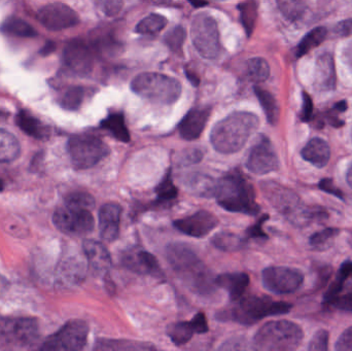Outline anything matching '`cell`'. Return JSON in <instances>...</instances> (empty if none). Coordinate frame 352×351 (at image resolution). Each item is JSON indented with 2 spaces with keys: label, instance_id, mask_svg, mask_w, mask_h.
<instances>
[{
  "label": "cell",
  "instance_id": "cell-52",
  "mask_svg": "<svg viewBox=\"0 0 352 351\" xmlns=\"http://www.w3.org/2000/svg\"><path fill=\"white\" fill-rule=\"evenodd\" d=\"M202 159V152L198 150H192L188 154L184 155L182 162L184 165L192 164V163L198 162Z\"/></svg>",
  "mask_w": 352,
  "mask_h": 351
},
{
  "label": "cell",
  "instance_id": "cell-44",
  "mask_svg": "<svg viewBox=\"0 0 352 351\" xmlns=\"http://www.w3.org/2000/svg\"><path fill=\"white\" fill-rule=\"evenodd\" d=\"M330 334L326 330H320L314 334V338L308 346L310 351H327L329 350Z\"/></svg>",
  "mask_w": 352,
  "mask_h": 351
},
{
  "label": "cell",
  "instance_id": "cell-33",
  "mask_svg": "<svg viewBox=\"0 0 352 351\" xmlns=\"http://www.w3.org/2000/svg\"><path fill=\"white\" fill-rule=\"evenodd\" d=\"M95 350H153L152 346L142 344V342L128 341V340H107L97 341Z\"/></svg>",
  "mask_w": 352,
  "mask_h": 351
},
{
  "label": "cell",
  "instance_id": "cell-34",
  "mask_svg": "<svg viewBox=\"0 0 352 351\" xmlns=\"http://www.w3.org/2000/svg\"><path fill=\"white\" fill-rule=\"evenodd\" d=\"M246 73L252 82H263L270 76V66L263 58H252L246 64Z\"/></svg>",
  "mask_w": 352,
  "mask_h": 351
},
{
  "label": "cell",
  "instance_id": "cell-26",
  "mask_svg": "<svg viewBox=\"0 0 352 351\" xmlns=\"http://www.w3.org/2000/svg\"><path fill=\"white\" fill-rule=\"evenodd\" d=\"M16 123L23 132L36 139H45L49 136V130L29 111H21L16 115Z\"/></svg>",
  "mask_w": 352,
  "mask_h": 351
},
{
  "label": "cell",
  "instance_id": "cell-19",
  "mask_svg": "<svg viewBox=\"0 0 352 351\" xmlns=\"http://www.w3.org/2000/svg\"><path fill=\"white\" fill-rule=\"evenodd\" d=\"M208 332V324L204 313H199L190 321H180L168 328V336L176 346H182L192 339L195 333Z\"/></svg>",
  "mask_w": 352,
  "mask_h": 351
},
{
  "label": "cell",
  "instance_id": "cell-32",
  "mask_svg": "<svg viewBox=\"0 0 352 351\" xmlns=\"http://www.w3.org/2000/svg\"><path fill=\"white\" fill-rule=\"evenodd\" d=\"M238 8H239L242 25L248 36H250L254 32L256 19H258V2L256 0H245L238 5Z\"/></svg>",
  "mask_w": 352,
  "mask_h": 351
},
{
  "label": "cell",
  "instance_id": "cell-24",
  "mask_svg": "<svg viewBox=\"0 0 352 351\" xmlns=\"http://www.w3.org/2000/svg\"><path fill=\"white\" fill-rule=\"evenodd\" d=\"M215 284L227 291L232 301H238L245 293L250 284V278L248 274L241 272L223 273L215 278Z\"/></svg>",
  "mask_w": 352,
  "mask_h": 351
},
{
  "label": "cell",
  "instance_id": "cell-12",
  "mask_svg": "<svg viewBox=\"0 0 352 351\" xmlns=\"http://www.w3.org/2000/svg\"><path fill=\"white\" fill-rule=\"evenodd\" d=\"M89 327L85 321L74 319L68 321L59 331L47 338L41 350L76 351L84 350L88 340Z\"/></svg>",
  "mask_w": 352,
  "mask_h": 351
},
{
  "label": "cell",
  "instance_id": "cell-47",
  "mask_svg": "<svg viewBox=\"0 0 352 351\" xmlns=\"http://www.w3.org/2000/svg\"><path fill=\"white\" fill-rule=\"evenodd\" d=\"M335 350L338 351H352V326L341 334L335 344Z\"/></svg>",
  "mask_w": 352,
  "mask_h": 351
},
{
  "label": "cell",
  "instance_id": "cell-50",
  "mask_svg": "<svg viewBox=\"0 0 352 351\" xmlns=\"http://www.w3.org/2000/svg\"><path fill=\"white\" fill-rule=\"evenodd\" d=\"M314 115V103L306 92H303V107H302L301 119L304 122H309Z\"/></svg>",
  "mask_w": 352,
  "mask_h": 351
},
{
  "label": "cell",
  "instance_id": "cell-46",
  "mask_svg": "<svg viewBox=\"0 0 352 351\" xmlns=\"http://www.w3.org/2000/svg\"><path fill=\"white\" fill-rule=\"evenodd\" d=\"M329 304L332 305L338 310L352 313V292L343 295V296H337L336 298L329 302Z\"/></svg>",
  "mask_w": 352,
  "mask_h": 351
},
{
  "label": "cell",
  "instance_id": "cell-4",
  "mask_svg": "<svg viewBox=\"0 0 352 351\" xmlns=\"http://www.w3.org/2000/svg\"><path fill=\"white\" fill-rule=\"evenodd\" d=\"M213 196L219 205L228 212L248 216H256L260 212L254 187L240 171L233 170L221 177L215 183Z\"/></svg>",
  "mask_w": 352,
  "mask_h": 351
},
{
  "label": "cell",
  "instance_id": "cell-3",
  "mask_svg": "<svg viewBox=\"0 0 352 351\" xmlns=\"http://www.w3.org/2000/svg\"><path fill=\"white\" fill-rule=\"evenodd\" d=\"M166 255L171 267L190 290L202 295L213 292L215 280L188 245L173 243L167 247Z\"/></svg>",
  "mask_w": 352,
  "mask_h": 351
},
{
  "label": "cell",
  "instance_id": "cell-43",
  "mask_svg": "<svg viewBox=\"0 0 352 351\" xmlns=\"http://www.w3.org/2000/svg\"><path fill=\"white\" fill-rule=\"evenodd\" d=\"M65 203L82 206V207L91 210L94 206L95 200L90 194L85 193V192H74L66 197Z\"/></svg>",
  "mask_w": 352,
  "mask_h": 351
},
{
  "label": "cell",
  "instance_id": "cell-25",
  "mask_svg": "<svg viewBox=\"0 0 352 351\" xmlns=\"http://www.w3.org/2000/svg\"><path fill=\"white\" fill-rule=\"evenodd\" d=\"M84 251L89 265L94 271L98 273L109 271L111 266V256L102 243L95 240H86L84 242Z\"/></svg>",
  "mask_w": 352,
  "mask_h": 351
},
{
  "label": "cell",
  "instance_id": "cell-42",
  "mask_svg": "<svg viewBox=\"0 0 352 351\" xmlns=\"http://www.w3.org/2000/svg\"><path fill=\"white\" fill-rule=\"evenodd\" d=\"M186 39V30L182 26H176L171 29L166 36H165V43L168 45L169 49L173 51H180Z\"/></svg>",
  "mask_w": 352,
  "mask_h": 351
},
{
  "label": "cell",
  "instance_id": "cell-30",
  "mask_svg": "<svg viewBox=\"0 0 352 351\" xmlns=\"http://www.w3.org/2000/svg\"><path fill=\"white\" fill-rule=\"evenodd\" d=\"M254 93L260 101L261 106L263 107L267 120L271 125H276L279 119V106L275 97L268 91L254 87Z\"/></svg>",
  "mask_w": 352,
  "mask_h": 351
},
{
  "label": "cell",
  "instance_id": "cell-27",
  "mask_svg": "<svg viewBox=\"0 0 352 351\" xmlns=\"http://www.w3.org/2000/svg\"><path fill=\"white\" fill-rule=\"evenodd\" d=\"M90 45L94 54L107 56V57L118 55L121 51V45L119 41H116L113 35L103 31L93 35Z\"/></svg>",
  "mask_w": 352,
  "mask_h": 351
},
{
  "label": "cell",
  "instance_id": "cell-39",
  "mask_svg": "<svg viewBox=\"0 0 352 351\" xmlns=\"http://www.w3.org/2000/svg\"><path fill=\"white\" fill-rule=\"evenodd\" d=\"M158 200L157 203L168 204L170 202L175 201L177 197V189L173 183V179H171V173L169 171L166 177L162 179L156 190Z\"/></svg>",
  "mask_w": 352,
  "mask_h": 351
},
{
  "label": "cell",
  "instance_id": "cell-14",
  "mask_svg": "<svg viewBox=\"0 0 352 351\" xmlns=\"http://www.w3.org/2000/svg\"><path fill=\"white\" fill-rule=\"evenodd\" d=\"M248 170L256 175H265L278 170L279 159L274 146L267 136L261 135L250 150L246 162Z\"/></svg>",
  "mask_w": 352,
  "mask_h": 351
},
{
  "label": "cell",
  "instance_id": "cell-31",
  "mask_svg": "<svg viewBox=\"0 0 352 351\" xmlns=\"http://www.w3.org/2000/svg\"><path fill=\"white\" fill-rule=\"evenodd\" d=\"M328 31L324 27H316L306 34V36L300 41L299 45L296 49V55L298 58L309 53L311 49H316L322 45L326 39Z\"/></svg>",
  "mask_w": 352,
  "mask_h": 351
},
{
  "label": "cell",
  "instance_id": "cell-8",
  "mask_svg": "<svg viewBox=\"0 0 352 351\" xmlns=\"http://www.w3.org/2000/svg\"><path fill=\"white\" fill-rule=\"evenodd\" d=\"M38 323L30 317H0V348L23 350L37 341Z\"/></svg>",
  "mask_w": 352,
  "mask_h": 351
},
{
  "label": "cell",
  "instance_id": "cell-57",
  "mask_svg": "<svg viewBox=\"0 0 352 351\" xmlns=\"http://www.w3.org/2000/svg\"><path fill=\"white\" fill-rule=\"evenodd\" d=\"M208 1V0H207ZM215 1H221V0H215Z\"/></svg>",
  "mask_w": 352,
  "mask_h": 351
},
{
  "label": "cell",
  "instance_id": "cell-40",
  "mask_svg": "<svg viewBox=\"0 0 352 351\" xmlns=\"http://www.w3.org/2000/svg\"><path fill=\"white\" fill-rule=\"evenodd\" d=\"M281 14L291 21H296L303 16L305 0H277Z\"/></svg>",
  "mask_w": 352,
  "mask_h": 351
},
{
  "label": "cell",
  "instance_id": "cell-53",
  "mask_svg": "<svg viewBox=\"0 0 352 351\" xmlns=\"http://www.w3.org/2000/svg\"><path fill=\"white\" fill-rule=\"evenodd\" d=\"M10 288V282L4 278L3 275H0V297L6 294V291Z\"/></svg>",
  "mask_w": 352,
  "mask_h": 351
},
{
  "label": "cell",
  "instance_id": "cell-51",
  "mask_svg": "<svg viewBox=\"0 0 352 351\" xmlns=\"http://www.w3.org/2000/svg\"><path fill=\"white\" fill-rule=\"evenodd\" d=\"M335 34L339 37H347L352 35V19L341 21L335 26Z\"/></svg>",
  "mask_w": 352,
  "mask_h": 351
},
{
  "label": "cell",
  "instance_id": "cell-55",
  "mask_svg": "<svg viewBox=\"0 0 352 351\" xmlns=\"http://www.w3.org/2000/svg\"><path fill=\"white\" fill-rule=\"evenodd\" d=\"M190 3L194 4L195 6H203L207 4V0H190Z\"/></svg>",
  "mask_w": 352,
  "mask_h": 351
},
{
  "label": "cell",
  "instance_id": "cell-15",
  "mask_svg": "<svg viewBox=\"0 0 352 351\" xmlns=\"http://www.w3.org/2000/svg\"><path fill=\"white\" fill-rule=\"evenodd\" d=\"M37 18L45 28L51 31L72 28L80 23V18L76 10L61 2L43 6L39 10Z\"/></svg>",
  "mask_w": 352,
  "mask_h": 351
},
{
  "label": "cell",
  "instance_id": "cell-5",
  "mask_svg": "<svg viewBox=\"0 0 352 351\" xmlns=\"http://www.w3.org/2000/svg\"><path fill=\"white\" fill-rule=\"evenodd\" d=\"M304 333L297 324L289 321H272L265 324L254 338V348L263 351H292L303 341Z\"/></svg>",
  "mask_w": 352,
  "mask_h": 351
},
{
  "label": "cell",
  "instance_id": "cell-22",
  "mask_svg": "<svg viewBox=\"0 0 352 351\" xmlns=\"http://www.w3.org/2000/svg\"><path fill=\"white\" fill-rule=\"evenodd\" d=\"M314 82L316 88L320 91H332L336 88V68L333 56L330 53H322L318 56Z\"/></svg>",
  "mask_w": 352,
  "mask_h": 351
},
{
  "label": "cell",
  "instance_id": "cell-23",
  "mask_svg": "<svg viewBox=\"0 0 352 351\" xmlns=\"http://www.w3.org/2000/svg\"><path fill=\"white\" fill-rule=\"evenodd\" d=\"M302 158L316 168H324L331 159V148L322 138H312L301 152Z\"/></svg>",
  "mask_w": 352,
  "mask_h": 351
},
{
  "label": "cell",
  "instance_id": "cell-6",
  "mask_svg": "<svg viewBox=\"0 0 352 351\" xmlns=\"http://www.w3.org/2000/svg\"><path fill=\"white\" fill-rule=\"evenodd\" d=\"M292 307L293 305L289 303L276 302L268 297L250 296L239 299L237 304L225 313L223 317L250 326L265 317L287 315L291 311Z\"/></svg>",
  "mask_w": 352,
  "mask_h": 351
},
{
  "label": "cell",
  "instance_id": "cell-38",
  "mask_svg": "<svg viewBox=\"0 0 352 351\" xmlns=\"http://www.w3.org/2000/svg\"><path fill=\"white\" fill-rule=\"evenodd\" d=\"M339 233L340 230L337 228H326L318 231L310 237L309 245L318 251H326L333 245Z\"/></svg>",
  "mask_w": 352,
  "mask_h": 351
},
{
  "label": "cell",
  "instance_id": "cell-10",
  "mask_svg": "<svg viewBox=\"0 0 352 351\" xmlns=\"http://www.w3.org/2000/svg\"><path fill=\"white\" fill-rule=\"evenodd\" d=\"M192 41L198 53L206 59H214L221 53L219 27L217 21L206 14L195 16L190 28Z\"/></svg>",
  "mask_w": 352,
  "mask_h": 351
},
{
  "label": "cell",
  "instance_id": "cell-35",
  "mask_svg": "<svg viewBox=\"0 0 352 351\" xmlns=\"http://www.w3.org/2000/svg\"><path fill=\"white\" fill-rule=\"evenodd\" d=\"M2 30L8 34L19 37H34L37 32L26 21L19 18H12L6 20L2 25Z\"/></svg>",
  "mask_w": 352,
  "mask_h": 351
},
{
  "label": "cell",
  "instance_id": "cell-28",
  "mask_svg": "<svg viewBox=\"0 0 352 351\" xmlns=\"http://www.w3.org/2000/svg\"><path fill=\"white\" fill-rule=\"evenodd\" d=\"M101 127L111 132L116 139L122 142L130 141V133L126 125L125 117L122 113H111L101 122Z\"/></svg>",
  "mask_w": 352,
  "mask_h": 351
},
{
  "label": "cell",
  "instance_id": "cell-21",
  "mask_svg": "<svg viewBox=\"0 0 352 351\" xmlns=\"http://www.w3.org/2000/svg\"><path fill=\"white\" fill-rule=\"evenodd\" d=\"M122 208L119 204L107 203L99 212V228L102 239L115 241L119 236Z\"/></svg>",
  "mask_w": 352,
  "mask_h": 351
},
{
  "label": "cell",
  "instance_id": "cell-29",
  "mask_svg": "<svg viewBox=\"0 0 352 351\" xmlns=\"http://www.w3.org/2000/svg\"><path fill=\"white\" fill-rule=\"evenodd\" d=\"M21 148L18 139L10 132L0 129V163H10L18 158Z\"/></svg>",
  "mask_w": 352,
  "mask_h": 351
},
{
  "label": "cell",
  "instance_id": "cell-37",
  "mask_svg": "<svg viewBox=\"0 0 352 351\" xmlns=\"http://www.w3.org/2000/svg\"><path fill=\"white\" fill-rule=\"evenodd\" d=\"M167 23L168 21L162 14H151L138 23L136 32L140 34H156L166 27Z\"/></svg>",
  "mask_w": 352,
  "mask_h": 351
},
{
  "label": "cell",
  "instance_id": "cell-2",
  "mask_svg": "<svg viewBox=\"0 0 352 351\" xmlns=\"http://www.w3.org/2000/svg\"><path fill=\"white\" fill-rule=\"evenodd\" d=\"M258 125L260 120L254 113L235 111L215 124L211 130V144L221 154L239 152L256 131Z\"/></svg>",
  "mask_w": 352,
  "mask_h": 351
},
{
  "label": "cell",
  "instance_id": "cell-48",
  "mask_svg": "<svg viewBox=\"0 0 352 351\" xmlns=\"http://www.w3.org/2000/svg\"><path fill=\"white\" fill-rule=\"evenodd\" d=\"M320 189L324 191V193L330 194V195L335 196V197L339 198V199L344 200V194L341 190L335 185L334 181L331 179H324L320 181L318 185Z\"/></svg>",
  "mask_w": 352,
  "mask_h": 351
},
{
  "label": "cell",
  "instance_id": "cell-13",
  "mask_svg": "<svg viewBox=\"0 0 352 351\" xmlns=\"http://www.w3.org/2000/svg\"><path fill=\"white\" fill-rule=\"evenodd\" d=\"M263 284L269 292L278 295L293 294L304 282L300 270L289 267H269L263 271Z\"/></svg>",
  "mask_w": 352,
  "mask_h": 351
},
{
  "label": "cell",
  "instance_id": "cell-16",
  "mask_svg": "<svg viewBox=\"0 0 352 351\" xmlns=\"http://www.w3.org/2000/svg\"><path fill=\"white\" fill-rule=\"evenodd\" d=\"M64 62L74 73L86 76L90 73L94 65V52L90 45L80 41H70L64 47Z\"/></svg>",
  "mask_w": 352,
  "mask_h": 351
},
{
  "label": "cell",
  "instance_id": "cell-45",
  "mask_svg": "<svg viewBox=\"0 0 352 351\" xmlns=\"http://www.w3.org/2000/svg\"><path fill=\"white\" fill-rule=\"evenodd\" d=\"M97 4L103 14L115 16L121 12L124 2L123 0H97Z\"/></svg>",
  "mask_w": 352,
  "mask_h": 351
},
{
  "label": "cell",
  "instance_id": "cell-9",
  "mask_svg": "<svg viewBox=\"0 0 352 351\" xmlns=\"http://www.w3.org/2000/svg\"><path fill=\"white\" fill-rule=\"evenodd\" d=\"M68 152L74 168H92L109 155L107 144L92 134L74 135L68 141Z\"/></svg>",
  "mask_w": 352,
  "mask_h": 351
},
{
  "label": "cell",
  "instance_id": "cell-7",
  "mask_svg": "<svg viewBox=\"0 0 352 351\" xmlns=\"http://www.w3.org/2000/svg\"><path fill=\"white\" fill-rule=\"evenodd\" d=\"M135 94L159 104H173L182 95V84L175 78L157 72H146L131 82Z\"/></svg>",
  "mask_w": 352,
  "mask_h": 351
},
{
  "label": "cell",
  "instance_id": "cell-56",
  "mask_svg": "<svg viewBox=\"0 0 352 351\" xmlns=\"http://www.w3.org/2000/svg\"><path fill=\"white\" fill-rule=\"evenodd\" d=\"M345 54H346L347 61H349V63H351L352 65V45H351V47H349V49H346Z\"/></svg>",
  "mask_w": 352,
  "mask_h": 351
},
{
  "label": "cell",
  "instance_id": "cell-18",
  "mask_svg": "<svg viewBox=\"0 0 352 351\" xmlns=\"http://www.w3.org/2000/svg\"><path fill=\"white\" fill-rule=\"evenodd\" d=\"M123 265L140 275H160V266L156 258L144 249H129L124 253Z\"/></svg>",
  "mask_w": 352,
  "mask_h": 351
},
{
  "label": "cell",
  "instance_id": "cell-49",
  "mask_svg": "<svg viewBox=\"0 0 352 351\" xmlns=\"http://www.w3.org/2000/svg\"><path fill=\"white\" fill-rule=\"evenodd\" d=\"M268 216H264L254 226L250 227L246 231V236L250 238H267V235L263 231L262 226L268 220Z\"/></svg>",
  "mask_w": 352,
  "mask_h": 351
},
{
  "label": "cell",
  "instance_id": "cell-11",
  "mask_svg": "<svg viewBox=\"0 0 352 351\" xmlns=\"http://www.w3.org/2000/svg\"><path fill=\"white\" fill-rule=\"evenodd\" d=\"M53 223L58 230L70 236L89 234L92 232L95 224L90 208L67 203L56 210Z\"/></svg>",
  "mask_w": 352,
  "mask_h": 351
},
{
  "label": "cell",
  "instance_id": "cell-41",
  "mask_svg": "<svg viewBox=\"0 0 352 351\" xmlns=\"http://www.w3.org/2000/svg\"><path fill=\"white\" fill-rule=\"evenodd\" d=\"M84 98L85 90L82 87H72L62 95L60 103L67 111H76L80 109Z\"/></svg>",
  "mask_w": 352,
  "mask_h": 351
},
{
  "label": "cell",
  "instance_id": "cell-20",
  "mask_svg": "<svg viewBox=\"0 0 352 351\" xmlns=\"http://www.w3.org/2000/svg\"><path fill=\"white\" fill-rule=\"evenodd\" d=\"M210 111L207 107L190 109L178 126L180 136L188 141L198 139L206 127Z\"/></svg>",
  "mask_w": 352,
  "mask_h": 351
},
{
  "label": "cell",
  "instance_id": "cell-17",
  "mask_svg": "<svg viewBox=\"0 0 352 351\" xmlns=\"http://www.w3.org/2000/svg\"><path fill=\"white\" fill-rule=\"evenodd\" d=\"M219 224V218L211 212L200 210L192 216L175 220V227L179 232L195 237L202 238L208 235Z\"/></svg>",
  "mask_w": 352,
  "mask_h": 351
},
{
  "label": "cell",
  "instance_id": "cell-54",
  "mask_svg": "<svg viewBox=\"0 0 352 351\" xmlns=\"http://www.w3.org/2000/svg\"><path fill=\"white\" fill-rule=\"evenodd\" d=\"M346 181L347 183H349V187H351L352 189V163L351 164V166H349V170H347Z\"/></svg>",
  "mask_w": 352,
  "mask_h": 351
},
{
  "label": "cell",
  "instance_id": "cell-36",
  "mask_svg": "<svg viewBox=\"0 0 352 351\" xmlns=\"http://www.w3.org/2000/svg\"><path fill=\"white\" fill-rule=\"evenodd\" d=\"M215 247L225 251H239L245 245V240L239 235L231 232H221L212 238Z\"/></svg>",
  "mask_w": 352,
  "mask_h": 351
},
{
  "label": "cell",
  "instance_id": "cell-1",
  "mask_svg": "<svg viewBox=\"0 0 352 351\" xmlns=\"http://www.w3.org/2000/svg\"><path fill=\"white\" fill-rule=\"evenodd\" d=\"M261 190L269 203L295 226L306 227L328 218L324 208L305 205L297 193L276 181H263Z\"/></svg>",
  "mask_w": 352,
  "mask_h": 351
}]
</instances>
